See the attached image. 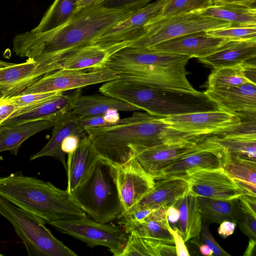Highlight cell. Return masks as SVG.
Segmentation results:
<instances>
[{
	"label": "cell",
	"mask_w": 256,
	"mask_h": 256,
	"mask_svg": "<svg viewBox=\"0 0 256 256\" xmlns=\"http://www.w3.org/2000/svg\"><path fill=\"white\" fill-rule=\"evenodd\" d=\"M138 10L108 8L102 4L84 7L55 29L16 35L12 50L18 56L32 58L53 71L58 70L60 61L66 53L92 42Z\"/></svg>",
	"instance_id": "1"
},
{
	"label": "cell",
	"mask_w": 256,
	"mask_h": 256,
	"mask_svg": "<svg viewBox=\"0 0 256 256\" xmlns=\"http://www.w3.org/2000/svg\"><path fill=\"white\" fill-rule=\"evenodd\" d=\"M98 158L111 166L123 164L154 146L196 141L198 136L178 130L146 112L136 111L114 125L86 128Z\"/></svg>",
	"instance_id": "2"
},
{
	"label": "cell",
	"mask_w": 256,
	"mask_h": 256,
	"mask_svg": "<svg viewBox=\"0 0 256 256\" xmlns=\"http://www.w3.org/2000/svg\"><path fill=\"white\" fill-rule=\"evenodd\" d=\"M188 56L128 46L112 54L106 66L118 78L152 86L196 91L187 78Z\"/></svg>",
	"instance_id": "3"
},
{
	"label": "cell",
	"mask_w": 256,
	"mask_h": 256,
	"mask_svg": "<svg viewBox=\"0 0 256 256\" xmlns=\"http://www.w3.org/2000/svg\"><path fill=\"white\" fill-rule=\"evenodd\" d=\"M0 196L49 224L86 215L66 190L20 172L0 177Z\"/></svg>",
	"instance_id": "4"
},
{
	"label": "cell",
	"mask_w": 256,
	"mask_h": 256,
	"mask_svg": "<svg viewBox=\"0 0 256 256\" xmlns=\"http://www.w3.org/2000/svg\"><path fill=\"white\" fill-rule=\"evenodd\" d=\"M114 96L159 118L220 110L204 92L157 88L125 80L117 82Z\"/></svg>",
	"instance_id": "5"
},
{
	"label": "cell",
	"mask_w": 256,
	"mask_h": 256,
	"mask_svg": "<svg viewBox=\"0 0 256 256\" xmlns=\"http://www.w3.org/2000/svg\"><path fill=\"white\" fill-rule=\"evenodd\" d=\"M70 195L78 206L97 222L108 223L118 218L122 213L111 166L100 158Z\"/></svg>",
	"instance_id": "6"
},
{
	"label": "cell",
	"mask_w": 256,
	"mask_h": 256,
	"mask_svg": "<svg viewBox=\"0 0 256 256\" xmlns=\"http://www.w3.org/2000/svg\"><path fill=\"white\" fill-rule=\"evenodd\" d=\"M0 214L12 225L28 256H78L57 239L41 220L1 196Z\"/></svg>",
	"instance_id": "7"
},
{
	"label": "cell",
	"mask_w": 256,
	"mask_h": 256,
	"mask_svg": "<svg viewBox=\"0 0 256 256\" xmlns=\"http://www.w3.org/2000/svg\"><path fill=\"white\" fill-rule=\"evenodd\" d=\"M232 26L226 21L192 12L154 19L144 27V33L129 46L150 48L184 35Z\"/></svg>",
	"instance_id": "8"
},
{
	"label": "cell",
	"mask_w": 256,
	"mask_h": 256,
	"mask_svg": "<svg viewBox=\"0 0 256 256\" xmlns=\"http://www.w3.org/2000/svg\"><path fill=\"white\" fill-rule=\"evenodd\" d=\"M50 225L61 232L79 240L90 247L104 246L114 256H120L128 234L120 225L100 223L82 217L52 222Z\"/></svg>",
	"instance_id": "9"
},
{
	"label": "cell",
	"mask_w": 256,
	"mask_h": 256,
	"mask_svg": "<svg viewBox=\"0 0 256 256\" xmlns=\"http://www.w3.org/2000/svg\"><path fill=\"white\" fill-rule=\"evenodd\" d=\"M118 78L116 72L106 66L96 69H60L44 74L20 94L64 92L104 83Z\"/></svg>",
	"instance_id": "10"
},
{
	"label": "cell",
	"mask_w": 256,
	"mask_h": 256,
	"mask_svg": "<svg viewBox=\"0 0 256 256\" xmlns=\"http://www.w3.org/2000/svg\"><path fill=\"white\" fill-rule=\"evenodd\" d=\"M111 167L122 208L120 216H124L136 208L153 189L156 180L142 168L136 157Z\"/></svg>",
	"instance_id": "11"
},
{
	"label": "cell",
	"mask_w": 256,
	"mask_h": 256,
	"mask_svg": "<svg viewBox=\"0 0 256 256\" xmlns=\"http://www.w3.org/2000/svg\"><path fill=\"white\" fill-rule=\"evenodd\" d=\"M186 177L190 184L188 192L196 196L231 200L244 194L222 168L198 170Z\"/></svg>",
	"instance_id": "12"
},
{
	"label": "cell",
	"mask_w": 256,
	"mask_h": 256,
	"mask_svg": "<svg viewBox=\"0 0 256 256\" xmlns=\"http://www.w3.org/2000/svg\"><path fill=\"white\" fill-rule=\"evenodd\" d=\"M52 72L48 66L32 58L15 64L0 60V94L10 98L22 92L44 74Z\"/></svg>",
	"instance_id": "13"
},
{
	"label": "cell",
	"mask_w": 256,
	"mask_h": 256,
	"mask_svg": "<svg viewBox=\"0 0 256 256\" xmlns=\"http://www.w3.org/2000/svg\"><path fill=\"white\" fill-rule=\"evenodd\" d=\"M178 130L198 136L210 135L240 121L238 116L222 110L199 112L159 118Z\"/></svg>",
	"instance_id": "14"
},
{
	"label": "cell",
	"mask_w": 256,
	"mask_h": 256,
	"mask_svg": "<svg viewBox=\"0 0 256 256\" xmlns=\"http://www.w3.org/2000/svg\"><path fill=\"white\" fill-rule=\"evenodd\" d=\"M165 1L156 0L138 10L93 42L98 44L128 42L130 45L142 35L144 26L160 16Z\"/></svg>",
	"instance_id": "15"
},
{
	"label": "cell",
	"mask_w": 256,
	"mask_h": 256,
	"mask_svg": "<svg viewBox=\"0 0 256 256\" xmlns=\"http://www.w3.org/2000/svg\"><path fill=\"white\" fill-rule=\"evenodd\" d=\"M220 110L240 118H256V84L247 82L238 86L208 88L204 92Z\"/></svg>",
	"instance_id": "16"
},
{
	"label": "cell",
	"mask_w": 256,
	"mask_h": 256,
	"mask_svg": "<svg viewBox=\"0 0 256 256\" xmlns=\"http://www.w3.org/2000/svg\"><path fill=\"white\" fill-rule=\"evenodd\" d=\"M204 139L163 144L146 149L135 157L142 168L153 178L163 168L189 154L208 148Z\"/></svg>",
	"instance_id": "17"
},
{
	"label": "cell",
	"mask_w": 256,
	"mask_h": 256,
	"mask_svg": "<svg viewBox=\"0 0 256 256\" xmlns=\"http://www.w3.org/2000/svg\"><path fill=\"white\" fill-rule=\"evenodd\" d=\"M230 40H233L200 32L168 40L148 48L198 59L213 53Z\"/></svg>",
	"instance_id": "18"
},
{
	"label": "cell",
	"mask_w": 256,
	"mask_h": 256,
	"mask_svg": "<svg viewBox=\"0 0 256 256\" xmlns=\"http://www.w3.org/2000/svg\"><path fill=\"white\" fill-rule=\"evenodd\" d=\"M128 46L127 42L98 44L92 42L66 53L59 62V70L100 68L114 53Z\"/></svg>",
	"instance_id": "19"
},
{
	"label": "cell",
	"mask_w": 256,
	"mask_h": 256,
	"mask_svg": "<svg viewBox=\"0 0 256 256\" xmlns=\"http://www.w3.org/2000/svg\"><path fill=\"white\" fill-rule=\"evenodd\" d=\"M204 140L208 144V148L184 156L163 168L154 176V179L184 177L198 170L222 168L226 154L220 148Z\"/></svg>",
	"instance_id": "20"
},
{
	"label": "cell",
	"mask_w": 256,
	"mask_h": 256,
	"mask_svg": "<svg viewBox=\"0 0 256 256\" xmlns=\"http://www.w3.org/2000/svg\"><path fill=\"white\" fill-rule=\"evenodd\" d=\"M80 118L72 110L58 116L55 120L50 140L40 151L32 155L30 160L54 157L59 160L66 170V154L61 150V144L64 140L71 134L78 135L81 138L87 135L85 130L79 124Z\"/></svg>",
	"instance_id": "21"
},
{
	"label": "cell",
	"mask_w": 256,
	"mask_h": 256,
	"mask_svg": "<svg viewBox=\"0 0 256 256\" xmlns=\"http://www.w3.org/2000/svg\"><path fill=\"white\" fill-rule=\"evenodd\" d=\"M168 207L161 206L156 208L150 216L144 222H138L121 216L119 225L128 234L152 239L163 244H174V240L168 230L170 224L166 218Z\"/></svg>",
	"instance_id": "22"
},
{
	"label": "cell",
	"mask_w": 256,
	"mask_h": 256,
	"mask_svg": "<svg viewBox=\"0 0 256 256\" xmlns=\"http://www.w3.org/2000/svg\"><path fill=\"white\" fill-rule=\"evenodd\" d=\"M76 90L72 94L64 92L34 106L21 108L6 120L1 126H9L54 116H60L72 110V104L76 94Z\"/></svg>",
	"instance_id": "23"
},
{
	"label": "cell",
	"mask_w": 256,
	"mask_h": 256,
	"mask_svg": "<svg viewBox=\"0 0 256 256\" xmlns=\"http://www.w3.org/2000/svg\"><path fill=\"white\" fill-rule=\"evenodd\" d=\"M155 180L153 189L142 200L136 209L174 206L188 192L190 184L186 176L168 177Z\"/></svg>",
	"instance_id": "24"
},
{
	"label": "cell",
	"mask_w": 256,
	"mask_h": 256,
	"mask_svg": "<svg viewBox=\"0 0 256 256\" xmlns=\"http://www.w3.org/2000/svg\"><path fill=\"white\" fill-rule=\"evenodd\" d=\"M256 40H230L198 61L213 68L238 65L255 60Z\"/></svg>",
	"instance_id": "25"
},
{
	"label": "cell",
	"mask_w": 256,
	"mask_h": 256,
	"mask_svg": "<svg viewBox=\"0 0 256 256\" xmlns=\"http://www.w3.org/2000/svg\"><path fill=\"white\" fill-rule=\"evenodd\" d=\"M60 116L12 126H0V152L8 150L12 154L16 156L21 145L26 140L39 132L52 127L55 120Z\"/></svg>",
	"instance_id": "26"
},
{
	"label": "cell",
	"mask_w": 256,
	"mask_h": 256,
	"mask_svg": "<svg viewBox=\"0 0 256 256\" xmlns=\"http://www.w3.org/2000/svg\"><path fill=\"white\" fill-rule=\"evenodd\" d=\"M111 109L118 112L140 110L126 102L104 94L82 95L80 88L76 89L72 110L80 118L102 114Z\"/></svg>",
	"instance_id": "27"
},
{
	"label": "cell",
	"mask_w": 256,
	"mask_h": 256,
	"mask_svg": "<svg viewBox=\"0 0 256 256\" xmlns=\"http://www.w3.org/2000/svg\"><path fill=\"white\" fill-rule=\"evenodd\" d=\"M98 158V155L88 136L86 135L81 138L70 161L66 164V190L70 194L87 176Z\"/></svg>",
	"instance_id": "28"
},
{
	"label": "cell",
	"mask_w": 256,
	"mask_h": 256,
	"mask_svg": "<svg viewBox=\"0 0 256 256\" xmlns=\"http://www.w3.org/2000/svg\"><path fill=\"white\" fill-rule=\"evenodd\" d=\"M174 206L179 210L180 215L173 228L178 230L185 242L199 236L202 222L196 196L188 192L178 199Z\"/></svg>",
	"instance_id": "29"
},
{
	"label": "cell",
	"mask_w": 256,
	"mask_h": 256,
	"mask_svg": "<svg viewBox=\"0 0 256 256\" xmlns=\"http://www.w3.org/2000/svg\"><path fill=\"white\" fill-rule=\"evenodd\" d=\"M198 208L206 222L220 224L228 220L236 224L240 213L238 198L231 200H221L196 196Z\"/></svg>",
	"instance_id": "30"
},
{
	"label": "cell",
	"mask_w": 256,
	"mask_h": 256,
	"mask_svg": "<svg viewBox=\"0 0 256 256\" xmlns=\"http://www.w3.org/2000/svg\"><path fill=\"white\" fill-rule=\"evenodd\" d=\"M198 12L228 22L234 26H256V8L233 4H212Z\"/></svg>",
	"instance_id": "31"
},
{
	"label": "cell",
	"mask_w": 256,
	"mask_h": 256,
	"mask_svg": "<svg viewBox=\"0 0 256 256\" xmlns=\"http://www.w3.org/2000/svg\"><path fill=\"white\" fill-rule=\"evenodd\" d=\"M176 256L173 244H163L157 240L128 234V238L120 256Z\"/></svg>",
	"instance_id": "32"
},
{
	"label": "cell",
	"mask_w": 256,
	"mask_h": 256,
	"mask_svg": "<svg viewBox=\"0 0 256 256\" xmlns=\"http://www.w3.org/2000/svg\"><path fill=\"white\" fill-rule=\"evenodd\" d=\"M76 12V0H54L38 25L31 31L43 33L66 22Z\"/></svg>",
	"instance_id": "33"
},
{
	"label": "cell",
	"mask_w": 256,
	"mask_h": 256,
	"mask_svg": "<svg viewBox=\"0 0 256 256\" xmlns=\"http://www.w3.org/2000/svg\"><path fill=\"white\" fill-rule=\"evenodd\" d=\"M248 62L213 68L208 77V88H230L252 82L248 78L246 74V68Z\"/></svg>",
	"instance_id": "34"
},
{
	"label": "cell",
	"mask_w": 256,
	"mask_h": 256,
	"mask_svg": "<svg viewBox=\"0 0 256 256\" xmlns=\"http://www.w3.org/2000/svg\"><path fill=\"white\" fill-rule=\"evenodd\" d=\"M204 140L227 154L256 160V139L206 136Z\"/></svg>",
	"instance_id": "35"
},
{
	"label": "cell",
	"mask_w": 256,
	"mask_h": 256,
	"mask_svg": "<svg viewBox=\"0 0 256 256\" xmlns=\"http://www.w3.org/2000/svg\"><path fill=\"white\" fill-rule=\"evenodd\" d=\"M222 168L232 178L256 185V161L226 154Z\"/></svg>",
	"instance_id": "36"
},
{
	"label": "cell",
	"mask_w": 256,
	"mask_h": 256,
	"mask_svg": "<svg viewBox=\"0 0 256 256\" xmlns=\"http://www.w3.org/2000/svg\"><path fill=\"white\" fill-rule=\"evenodd\" d=\"M212 4V0H166L159 18L199 12Z\"/></svg>",
	"instance_id": "37"
},
{
	"label": "cell",
	"mask_w": 256,
	"mask_h": 256,
	"mask_svg": "<svg viewBox=\"0 0 256 256\" xmlns=\"http://www.w3.org/2000/svg\"><path fill=\"white\" fill-rule=\"evenodd\" d=\"M240 119V122L220 129L210 135L256 139V118Z\"/></svg>",
	"instance_id": "38"
},
{
	"label": "cell",
	"mask_w": 256,
	"mask_h": 256,
	"mask_svg": "<svg viewBox=\"0 0 256 256\" xmlns=\"http://www.w3.org/2000/svg\"><path fill=\"white\" fill-rule=\"evenodd\" d=\"M210 36L233 40H256V26H234L210 30L206 32Z\"/></svg>",
	"instance_id": "39"
},
{
	"label": "cell",
	"mask_w": 256,
	"mask_h": 256,
	"mask_svg": "<svg viewBox=\"0 0 256 256\" xmlns=\"http://www.w3.org/2000/svg\"><path fill=\"white\" fill-rule=\"evenodd\" d=\"M61 92H59L19 94L8 98L19 110L30 108L46 100Z\"/></svg>",
	"instance_id": "40"
},
{
	"label": "cell",
	"mask_w": 256,
	"mask_h": 256,
	"mask_svg": "<svg viewBox=\"0 0 256 256\" xmlns=\"http://www.w3.org/2000/svg\"><path fill=\"white\" fill-rule=\"evenodd\" d=\"M236 224H238L242 232L250 239L256 240V216L240 209Z\"/></svg>",
	"instance_id": "41"
},
{
	"label": "cell",
	"mask_w": 256,
	"mask_h": 256,
	"mask_svg": "<svg viewBox=\"0 0 256 256\" xmlns=\"http://www.w3.org/2000/svg\"><path fill=\"white\" fill-rule=\"evenodd\" d=\"M204 243L208 246L212 252V255L218 256H231L218 244L209 230L208 224L204 221L200 234Z\"/></svg>",
	"instance_id": "42"
},
{
	"label": "cell",
	"mask_w": 256,
	"mask_h": 256,
	"mask_svg": "<svg viewBox=\"0 0 256 256\" xmlns=\"http://www.w3.org/2000/svg\"><path fill=\"white\" fill-rule=\"evenodd\" d=\"M152 0H105L102 4L105 7L113 8H130L138 10Z\"/></svg>",
	"instance_id": "43"
},
{
	"label": "cell",
	"mask_w": 256,
	"mask_h": 256,
	"mask_svg": "<svg viewBox=\"0 0 256 256\" xmlns=\"http://www.w3.org/2000/svg\"><path fill=\"white\" fill-rule=\"evenodd\" d=\"M81 138H82L78 135L71 134L65 138L62 141L60 148L62 152L68 156L66 164L70 161Z\"/></svg>",
	"instance_id": "44"
},
{
	"label": "cell",
	"mask_w": 256,
	"mask_h": 256,
	"mask_svg": "<svg viewBox=\"0 0 256 256\" xmlns=\"http://www.w3.org/2000/svg\"><path fill=\"white\" fill-rule=\"evenodd\" d=\"M168 230L174 238L176 255L190 256V254L185 244V242L178 230L176 228H172L170 224L168 225Z\"/></svg>",
	"instance_id": "45"
},
{
	"label": "cell",
	"mask_w": 256,
	"mask_h": 256,
	"mask_svg": "<svg viewBox=\"0 0 256 256\" xmlns=\"http://www.w3.org/2000/svg\"><path fill=\"white\" fill-rule=\"evenodd\" d=\"M19 108L8 98H0V126L2 123Z\"/></svg>",
	"instance_id": "46"
},
{
	"label": "cell",
	"mask_w": 256,
	"mask_h": 256,
	"mask_svg": "<svg viewBox=\"0 0 256 256\" xmlns=\"http://www.w3.org/2000/svg\"><path fill=\"white\" fill-rule=\"evenodd\" d=\"M240 209L256 217V196L244 194L238 198Z\"/></svg>",
	"instance_id": "47"
},
{
	"label": "cell",
	"mask_w": 256,
	"mask_h": 256,
	"mask_svg": "<svg viewBox=\"0 0 256 256\" xmlns=\"http://www.w3.org/2000/svg\"><path fill=\"white\" fill-rule=\"evenodd\" d=\"M213 4H233L256 8V0H212Z\"/></svg>",
	"instance_id": "48"
},
{
	"label": "cell",
	"mask_w": 256,
	"mask_h": 256,
	"mask_svg": "<svg viewBox=\"0 0 256 256\" xmlns=\"http://www.w3.org/2000/svg\"><path fill=\"white\" fill-rule=\"evenodd\" d=\"M236 226V224L232 222L224 221L220 224L218 230V234L225 238L234 233Z\"/></svg>",
	"instance_id": "49"
},
{
	"label": "cell",
	"mask_w": 256,
	"mask_h": 256,
	"mask_svg": "<svg viewBox=\"0 0 256 256\" xmlns=\"http://www.w3.org/2000/svg\"><path fill=\"white\" fill-rule=\"evenodd\" d=\"M236 183L240 188L244 194L256 196V185L242 180L234 178Z\"/></svg>",
	"instance_id": "50"
},
{
	"label": "cell",
	"mask_w": 256,
	"mask_h": 256,
	"mask_svg": "<svg viewBox=\"0 0 256 256\" xmlns=\"http://www.w3.org/2000/svg\"><path fill=\"white\" fill-rule=\"evenodd\" d=\"M180 213L179 210L174 206L168 207L166 216L169 224L174 226L178 220Z\"/></svg>",
	"instance_id": "51"
},
{
	"label": "cell",
	"mask_w": 256,
	"mask_h": 256,
	"mask_svg": "<svg viewBox=\"0 0 256 256\" xmlns=\"http://www.w3.org/2000/svg\"><path fill=\"white\" fill-rule=\"evenodd\" d=\"M105 0H76V11L84 7L102 4Z\"/></svg>",
	"instance_id": "52"
},
{
	"label": "cell",
	"mask_w": 256,
	"mask_h": 256,
	"mask_svg": "<svg viewBox=\"0 0 256 256\" xmlns=\"http://www.w3.org/2000/svg\"><path fill=\"white\" fill-rule=\"evenodd\" d=\"M256 240L250 239L248 244L244 256H251L256 249Z\"/></svg>",
	"instance_id": "53"
},
{
	"label": "cell",
	"mask_w": 256,
	"mask_h": 256,
	"mask_svg": "<svg viewBox=\"0 0 256 256\" xmlns=\"http://www.w3.org/2000/svg\"><path fill=\"white\" fill-rule=\"evenodd\" d=\"M199 250L202 255L208 256H211L212 255V250L205 244L200 246Z\"/></svg>",
	"instance_id": "54"
},
{
	"label": "cell",
	"mask_w": 256,
	"mask_h": 256,
	"mask_svg": "<svg viewBox=\"0 0 256 256\" xmlns=\"http://www.w3.org/2000/svg\"><path fill=\"white\" fill-rule=\"evenodd\" d=\"M4 254L0 252V256H3Z\"/></svg>",
	"instance_id": "55"
},
{
	"label": "cell",
	"mask_w": 256,
	"mask_h": 256,
	"mask_svg": "<svg viewBox=\"0 0 256 256\" xmlns=\"http://www.w3.org/2000/svg\"><path fill=\"white\" fill-rule=\"evenodd\" d=\"M1 98V96H0V98Z\"/></svg>",
	"instance_id": "56"
}]
</instances>
